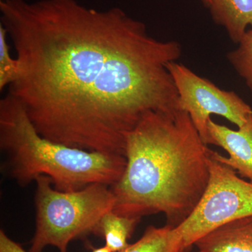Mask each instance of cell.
<instances>
[{
    "label": "cell",
    "mask_w": 252,
    "mask_h": 252,
    "mask_svg": "<svg viewBox=\"0 0 252 252\" xmlns=\"http://www.w3.org/2000/svg\"><path fill=\"white\" fill-rule=\"evenodd\" d=\"M19 73L8 94L48 140L125 157L126 139L145 114L180 108L167 68L176 41H160L118 7L77 0H0Z\"/></svg>",
    "instance_id": "6da1fadb"
},
{
    "label": "cell",
    "mask_w": 252,
    "mask_h": 252,
    "mask_svg": "<svg viewBox=\"0 0 252 252\" xmlns=\"http://www.w3.org/2000/svg\"><path fill=\"white\" fill-rule=\"evenodd\" d=\"M214 145L226 151V158L213 151V157L252 182V114L238 130L220 125L210 119L208 122Z\"/></svg>",
    "instance_id": "52a82bcc"
},
{
    "label": "cell",
    "mask_w": 252,
    "mask_h": 252,
    "mask_svg": "<svg viewBox=\"0 0 252 252\" xmlns=\"http://www.w3.org/2000/svg\"><path fill=\"white\" fill-rule=\"evenodd\" d=\"M186 251L180 235L174 227H147L135 243L119 252H182Z\"/></svg>",
    "instance_id": "30bf717a"
},
{
    "label": "cell",
    "mask_w": 252,
    "mask_h": 252,
    "mask_svg": "<svg viewBox=\"0 0 252 252\" xmlns=\"http://www.w3.org/2000/svg\"><path fill=\"white\" fill-rule=\"evenodd\" d=\"M194 245L207 252H252V215L220 225Z\"/></svg>",
    "instance_id": "ba28073f"
},
{
    "label": "cell",
    "mask_w": 252,
    "mask_h": 252,
    "mask_svg": "<svg viewBox=\"0 0 252 252\" xmlns=\"http://www.w3.org/2000/svg\"><path fill=\"white\" fill-rule=\"evenodd\" d=\"M212 152L183 109L147 113L126 137L113 211L140 219L161 213L166 225L179 226L207 188Z\"/></svg>",
    "instance_id": "7a4b0ae2"
},
{
    "label": "cell",
    "mask_w": 252,
    "mask_h": 252,
    "mask_svg": "<svg viewBox=\"0 0 252 252\" xmlns=\"http://www.w3.org/2000/svg\"><path fill=\"white\" fill-rule=\"evenodd\" d=\"M0 252H26L22 247L11 240L4 233V230H0Z\"/></svg>",
    "instance_id": "5bb4252c"
},
{
    "label": "cell",
    "mask_w": 252,
    "mask_h": 252,
    "mask_svg": "<svg viewBox=\"0 0 252 252\" xmlns=\"http://www.w3.org/2000/svg\"><path fill=\"white\" fill-rule=\"evenodd\" d=\"M167 68L178 91L181 109L188 113L207 145H214L208 128L212 114L225 118L238 128L252 115V107L233 91L222 90L176 61L169 63Z\"/></svg>",
    "instance_id": "8992f818"
},
{
    "label": "cell",
    "mask_w": 252,
    "mask_h": 252,
    "mask_svg": "<svg viewBox=\"0 0 252 252\" xmlns=\"http://www.w3.org/2000/svg\"><path fill=\"white\" fill-rule=\"evenodd\" d=\"M35 182L36 229L29 252H43L48 246L67 252L73 240L96 235L102 219L114 209L110 186L94 184L61 191L47 176H39Z\"/></svg>",
    "instance_id": "277c9868"
},
{
    "label": "cell",
    "mask_w": 252,
    "mask_h": 252,
    "mask_svg": "<svg viewBox=\"0 0 252 252\" xmlns=\"http://www.w3.org/2000/svg\"><path fill=\"white\" fill-rule=\"evenodd\" d=\"M210 178L196 208L175 227L186 250L210 231L232 220L252 215V182L213 157L209 159Z\"/></svg>",
    "instance_id": "5b68a950"
},
{
    "label": "cell",
    "mask_w": 252,
    "mask_h": 252,
    "mask_svg": "<svg viewBox=\"0 0 252 252\" xmlns=\"http://www.w3.org/2000/svg\"><path fill=\"white\" fill-rule=\"evenodd\" d=\"M0 148L5 156L4 171L23 187L41 175L49 177L61 191L94 184L112 187L126 166L124 156L73 148L43 137L9 94L0 100Z\"/></svg>",
    "instance_id": "3957f363"
},
{
    "label": "cell",
    "mask_w": 252,
    "mask_h": 252,
    "mask_svg": "<svg viewBox=\"0 0 252 252\" xmlns=\"http://www.w3.org/2000/svg\"><path fill=\"white\" fill-rule=\"evenodd\" d=\"M140 220L122 216L112 210L107 212L102 219L95 235L102 237L105 240V246L112 252L122 251L128 246L127 240Z\"/></svg>",
    "instance_id": "8fae6325"
},
{
    "label": "cell",
    "mask_w": 252,
    "mask_h": 252,
    "mask_svg": "<svg viewBox=\"0 0 252 252\" xmlns=\"http://www.w3.org/2000/svg\"><path fill=\"white\" fill-rule=\"evenodd\" d=\"M186 252L185 251V252ZM196 252H207L202 251V250H198V251Z\"/></svg>",
    "instance_id": "e0dca14e"
},
{
    "label": "cell",
    "mask_w": 252,
    "mask_h": 252,
    "mask_svg": "<svg viewBox=\"0 0 252 252\" xmlns=\"http://www.w3.org/2000/svg\"><path fill=\"white\" fill-rule=\"evenodd\" d=\"M234 51L227 55L228 61L252 91V28L246 32Z\"/></svg>",
    "instance_id": "7c38bea8"
},
{
    "label": "cell",
    "mask_w": 252,
    "mask_h": 252,
    "mask_svg": "<svg viewBox=\"0 0 252 252\" xmlns=\"http://www.w3.org/2000/svg\"><path fill=\"white\" fill-rule=\"evenodd\" d=\"M91 252H112L107 246L104 245V247H102V248H95L93 250V251Z\"/></svg>",
    "instance_id": "9a60e30c"
},
{
    "label": "cell",
    "mask_w": 252,
    "mask_h": 252,
    "mask_svg": "<svg viewBox=\"0 0 252 252\" xmlns=\"http://www.w3.org/2000/svg\"><path fill=\"white\" fill-rule=\"evenodd\" d=\"M7 32L0 24V90L10 86L18 77L19 63L10 54L9 46L6 41Z\"/></svg>",
    "instance_id": "4fadbf2b"
},
{
    "label": "cell",
    "mask_w": 252,
    "mask_h": 252,
    "mask_svg": "<svg viewBox=\"0 0 252 252\" xmlns=\"http://www.w3.org/2000/svg\"><path fill=\"white\" fill-rule=\"evenodd\" d=\"M214 22L223 26L230 39L240 42L249 26L252 28V0H212Z\"/></svg>",
    "instance_id": "9c48e42d"
},
{
    "label": "cell",
    "mask_w": 252,
    "mask_h": 252,
    "mask_svg": "<svg viewBox=\"0 0 252 252\" xmlns=\"http://www.w3.org/2000/svg\"><path fill=\"white\" fill-rule=\"evenodd\" d=\"M201 1L206 7L210 8V5H211L212 0H201Z\"/></svg>",
    "instance_id": "2e32d148"
}]
</instances>
